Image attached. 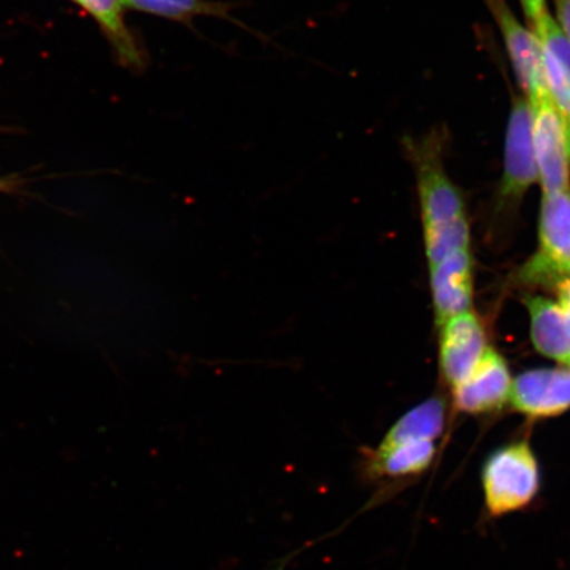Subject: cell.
Listing matches in <instances>:
<instances>
[{"label":"cell","instance_id":"1","mask_svg":"<svg viewBox=\"0 0 570 570\" xmlns=\"http://www.w3.org/2000/svg\"><path fill=\"white\" fill-rule=\"evenodd\" d=\"M540 465L529 441L497 449L482 469L484 505L489 515L503 517L527 508L538 497Z\"/></svg>","mask_w":570,"mask_h":570},{"label":"cell","instance_id":"2","mask_svg":"<svg viewBox=\"0 0 570 570\" xmlns=\"http://www.w3.org/2000/svg\"><path fill=\"white\" fill-rule=\"evenodd\" d=\"M540 253L524 269L529 282L558 285L570 277V189L544 194Z\"/></svg>","mask_w":570,"mask_h":570},{"label":"cell","instance_id":"3","mask_svg":"<svg viewBox=\"0 0 570 570\" xmlns=\"http://www.w3.org/2000/svg\"><path fill=\"white\" fill-rule=\"evenodd\" d=\"M533 148L544 194L569 190L570 126L551 99L531 106Z\"/></svg>","mask_w":570,"mask_h":570},{"label":"cell","instance_id":"4","mask_svg":"<svg viewBox=\"0 0 570 570\" xmlns=\"http://www.w3.org/2000/svg\"><path fill=\"white\" fill-rule=\"evenodd\" d=\"M501 30L512 67L531 106L548 101L540 42L532 31L519 23L504 0H484Z\"/></svg>","mask_w":570,"mask_h":570},{"label":"cell","instance_id":"5","mask_svg":"<svg viewBox=\"0 0 570 570\" xmlns=\"http://www.w3.org/2000/svg\"><path fill=\"white\" fill-rule=\"evenodd\" d=\"M438 140L436 137H432L420 146H413L425 227L446 224L463 216L461 195L441 167Z\"/></svg>","mask_w":570,"mask_h":570},{"label":"cell","instance_id":"6","mask_svg":"<svg viewBox=\"0 0 570 570\" xmlns=\"http://www.w3.org/2000/svg\"><path fill=\"white\" fill-rule=\"evenodd\" d=\"M532 109L525 98H517L510 114L505 139L502 194L508 197L523 195L539 178L534 158Z\"/></svg>","mask_w":570,"mask_h":570},{"label":"cell","instance_id":"7","mask_svg":"<svg viewBox=\"0 0 570 570\" xmlns=\"http://www.w3.org/2000/svg\"><path fill=\"white\" fill-rule=\"evenodd\" d=\"M514 409L532 419L561 415L570 410V368L532 370L511 384Z\"/></svg>","mask_w":570,"mask_h":570},{"label":"cell","instance_id":"8","mask_svg":"<svg viewBox=\"0 0 570 570\" xmlns=\"http://www.w3.org/2000/svg\"><path fill=\"white\" fill-rule=\"evenodd\" d=\"M487 352V336L473 313L465 312L443 324L441 367L453 389L466 381Z\"/></svg>","mask_w":570,"mask_h":570},{"label":"cell","instance_id":"9","mask_svg":"<svg viewBox=\"0 0 570 570\" xmlns=\"http://www.w3.org/2000/svg\"><path fill=\"white\" fill-rule=\"evenodd\" d=\"M510 390V374L502 356L487 348L473 373L453 389L454 402L466 413L495 412L509 402Z\"/></svg>","mask_w":570,"mask_h":570},{"label":"cell","instance_id":"10","mask_svg":"<svg viewBox=\"0 0 570 570\" xmlns=\"http://www.w3.org/2000/svg\"><path fill=\"white\" fill-rule=\"evenodd\" d=\"M473 261L468 249H460L432 267L434 309L439 324L469 312L472 305Z\"/></svg>","mask_w":570,"mask_h":570},{"label":"cell","instance_id":"11","mask_svg":"<svg viewBox=\"0 0 570 570\" xmlns=\"http://www.w3.org/2000/svg\"><path fill=\"white\" fill-rule=\"evenodd\" d=\"M532 32L540 42L548 95L570 126V42L550 13Z\"/></svg>","mask_w":570,"mask_h":570},{"label":"cell","instance_id":"12","mask_svg":"<svg viewBox=\"0 0 570 570\" xmlns=\"http://www.w3.org/2000/svg\"><path fill=\"white\" fill-rule=\"evenodd\" d=\"M436 441L412 440L401 443H381L367 455V473L373 479H405L420 475L432 465Z\"/></svg>","mask_w":570,"mask_h":570},{"label":"cell","instance_id":"13","mask_svg":"<svg viewBox=\"0 0 570 570\" xmlns=\"http://www.w3.org/2000/svg\"><path fill=\"white\" fill-rule=\"evenodd\" d=\"M531 315V333L538 352L570 363V326L561 306L543 297L527 298Z\"/></svg>","mask_w":570,"mask_h":570},{"label":"cell","instance_id":"14","mask_svg":"<svg viewBox=\"0 0 570 570\" xmlns=\"http://www.w3.org/2000/svg\"><path fill=\"white\" fill-rule=\"evenodd\" d=\"M127 9L190 24L197 17L229 19L232 3L212 0H120Z\"/></svg>","mask_w":570,"mask_h":570},{"label":"cell","instance_id":"15","mask_svg":"<svg viewBox=\"0 0 570 570\" xmlns=\"http://www.w3.org/2000/svg\"><path fill=\"white\" fill-rule=\"evenodd\" d=\"M445 403L439 397H432L416 409L405 413L391 428L382 443L394 444L401 441L431 440L436 441L444 431Z\"/></svg>","mask_w":570,"mask_h":570},{"label":"cell","instance_id":"16","mask_svg":"<svg viewBox=\"0 0 570 570\" xmlns=\"http://www.w3.org/2000/svg\"><path fill=\"white\" fill-rule=\"evenodd\" d=\"M425 242L431 267L439 265L449 255L460 252V249H468L469 227L465 217L425 227Z\"/></svg>","mask_w":570,"mask_h":570},{"label":"cell","instance_id":"17","mask_svg":"<svg viewBox=\"0 0 570 570\" xmlns=\"http://www.w3.org/2000/svg\"><path fill=\"white\" fill-rule=\"evenodd\" d=\"M520 3L523 6L525 18L530 21L532 30L548 16L546 0H520Z\"/></svg>","mask_w":570,"mask_h":570},{"label":"cell","instance_id":"18","mask_svg":"<svg viewBox=\"0 0 570 570\" xmlns=\"http://www.w3.org/2000/svg\"><path fill=\"white\" fill-rule=\"evenodd\" d=\"M556 16H558L560 30L570 42V0H553Z\"/></svg>","mask_w":570,"mask_h":570},{"label":"cell","instance_id":"19","mask_svg":"<svg viewBox=\"0 0 570 570\" xmlns=\"http://www.w3.org/2000/svg\"><path fill=\"white\" fill-rule=\"evenodd\" d=\"M560 306L562 311H564L568 324L570 326V297H561L560 298Z\"/></svg>","mask_w":570,"mask_h":570},{"label":"cell","instance_id":"20","mask_svg":"<svg viewBox=\"0 0 570 570\" xmlns=\"http://www.w3.org/2000/svg\"><path fill=\"white\" fill-rule=\"evenodd\" d=\"M73 2H76V0H73Z\"/></svg>","mask_w":570,"mask_h":570},{"label":"cell","instance_id":"21","mask_svg":"<svg viewBox=\"0 0 570 570\" xmlns=\"http://www.w3.org/2000/svg\"><path fill=\"white\" fill-rule=\"evenodd\" d=\"M569 366H570V363H569Z\"/></svg>","mask_w":570,"mask_h":570}]
</instances>
